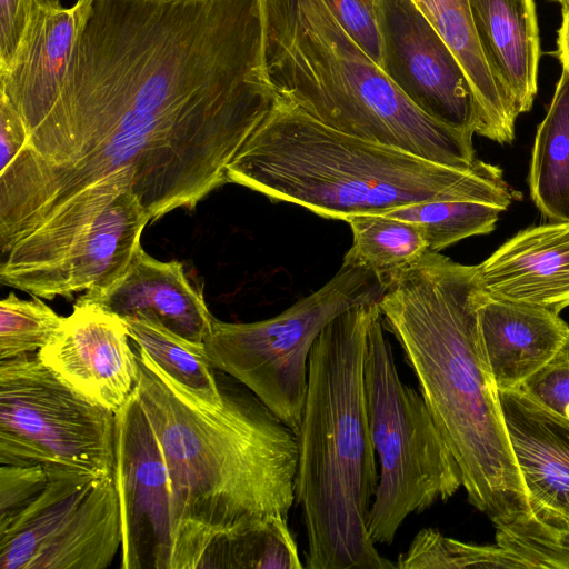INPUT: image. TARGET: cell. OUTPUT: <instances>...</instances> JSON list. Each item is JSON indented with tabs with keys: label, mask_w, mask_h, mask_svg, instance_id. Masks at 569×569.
<instances>
[{
	"label": "cell",
	"mask_w": 569,
	"mask_h": 569,
	"mask_svg": "<svg viewBox=\"0 0 569 569\" xmlns=\"http://www.w3.org/2000/svg\"><path fill=\"white\" fill-rule=\"evenodd\" d=\"M90 3L77 0L64 7L60 0H36L13 61L0 73V96L23 126L43 114L59 93Z\"/></svg>",
	"instance_id": "cell-15"
},
{
	"label": "cell",
	"mask_w": 569,
	"mask_h": 569,
	"mask_svg": "<svg viewBox=\"0 0 569 569\" xmlns=\"http://www.w3.org/2000/svg\"><path fill=\"white\" fill-rule=\"evenodd\" d=\"M529 187L535 204L547 218L569 221V70L563 68L537 130Z\"/></svg>",
	"instance_id": "cell-22"
},
{
	"label": "cell",
	"mask_w": 569,
	"mask_h": 569,
	"mask_svg": "<svg viewBox=\"0 0 569 569\" xmlns=\"http://www.w3.org/2000/svg\"><path fill=\"white\" fill-rule=\"evenodd\" d=\"M149 221L137 196L131 190L122 191L76 232L26 292L52 299L108 289L122 277L141 248Z\"/></svg>",
	"instance_id": "cell-14"
},
{
	"label": "cell",
	"mask_w": 569,
	"mask_h": 569,
	"mask_svg": "<svg viewBox=\"0 0 569 569\" xmlns=\"http://www.w3.org/2000/svg\"><path fill=\"white\" fill-rule=\"evenodd\" d=\"M122 318L88 297H80L40 360L89 401L116 412L138 380L137 352Z\"/></svg>",
	"instance_id": "cell-13"
},
{
	"label": "cell",
	"mask_w": 569,
	"mask_h": 569,
	"mask_svg": "<svg viewBox=\"0 0 569 569\" xmlns=\"http://www.w3.org/2000/svg\"><path fill=\"white\" fill-rule=\"evenodd\" d=\"M496 540L527 569H569V528L541 520L533 513L526 520L497 527Z\"/></svg>",
	"instance_id": "cell-29"
},
{
	"label": "cell",
	"mask_w": 569,
	"mask_h": 569,
	"mask_svg": "<svg viewBox=\"0 0 569 569\" xmlns=\"http://www.w3.org/2000/svg\"><path fill=\"white\" fill-rule=\"evenodd\" d=\"M498 392L532 513L569 528V425L519 389Z\"/></svg>",
	"instance_id": "cell-16"
},
{
	"label": "cell",
	"mask_w": 569,
	"mask_h": 569,
	"mask_svg": "<svg viewBox=\"0 0 569 569\" xmlns=\"http://www.w3.org/2000/svg\"><path fill=\"white\" fill-rule=\"evenodd\" d=\"M347 222L352 244L342 263L367 268L386 286L428 251L425 232L416 222L385 214H360Z\"/></svg>",
	"instance_id": "cell-23"
},
{
	"label": "cell",
	"mask_w": 569,
	"mask_h": 569,
	"mask_svg": "<svg viewBox=\"0 0 569 569\" xmlns=\"http://www.w3.org/2000/svg\"><path fill=\"white\" fill-rule=\"evenodd\" d=\"M395 563L397 569H527L516 555L499 545L478 546L461 542L432 528L421 529Z\"/></svg>",
	"instance_id": "cell-27"
},
{
	"label": "cell",
	"mask_w": 569,
	"mask_h": 569,
	"mask_svg": "<svg viewBox=\"0 0 569 569\" xmlns=\"http://www.w3.org/2000/svg\"><path fill=\"white\" fill-rule=\"evenodd\" d=\"M36 0H0V73L14 58Z\"/></svg>",
	"instance_id": "cell-33"
},
{
	"label": "cell",
	"mask_w": 569,
	"mask_h": 569,
	"mask_svg": "<svg viewBox=\"0 0 569 569\" xmlns=\"http://www.w3.org/2000/svg\"><path fill=\"white\" fill-rule=\"evenodd\" d=\"M481 295L477 266L428 250L387 283L379 306L459 465L469 502L501 527L532 510L479 343Z\"/></svg>",
	"instance_id": "cell-3"
},
{
	"label": "cell",
	"mask_w": 569,
	"mask_h": 569,
	"mask_svg": "<svg viewBox=\"0 0 569 569\" xmlns=\"http://www.w3.org/2000/svg\"><path fill=\"white\" fill-rule=\"evenodd\" d=\"M556 1H558L561 4V7L569 6V0H556Z\"/></svg>",
	"instance_id": "cell-35"
},
{
	"label": "cell",
	"mask_w": 569,
	"mask_h": 569,
	"mask_svg": "<svg viewBox=\"0 0 569 569\" xmlns=\"http://www.w3.org/2000/svg\"><path fill=\"white\" fill-rule=\"evenodd\" d=\"M477 269L486 295L559 313L569 307V221L518 232Z\"/></svg>",
	"instance_id": "cell-18"
},
{
	"label": "cell",
	"mask_w": 569,
	"mask_h": 569,
	"mask_svg": "<svg viewBox=\"0 0 569 569\" xmlns=\"http://www.w3.org/2000/svg\"><path fill=\"white\" fill-rule=\"evenodd\" d=\"M64 319L39 297L22 300L11 292L0 302V360L39 352Z\"/></svg>",
	"instance_id": "cell-28"
},
{
	"label": "cell",
	"mask_w": 569,
	"mask_h": 569,
	"mask_svg": "<svg viewBox=\"0 0 569 569\" xmlns=\"http://www.w3.org/2000/svg\"><path fill=\"white\" fill-rule=\"evenodd\" d=\"M363 377L379 465L368 532L375 545H390L410 515L451 498L462 475L421 392L400 379L381 309L369 328Z\"/></svg>",
	"instance_id": "cell-7"
},
{
	"label": "cell",
	"mask_w": 569,
	"mask_h": 569,
	"mask_svg": "<svg viewBox=\"0 0 569 569\" xmlns=\"http://www.w3.org/2000/svg\"><path fill=\"white\" fill-rule=\"evenodd\" d=\"M501 208L459 200H433L408 204L382 214L418 223L426 236L428 250H440L472 236L490 233Z\"/></svg>",
	"instance_id": "cell-26"
},
{
	"label": "cell",
	"mask_w": 569,
	"mask_h": 569,
	"mask_svg": "<svg viewBox=\"0 0 569 569\" xmlns=\"http://www.w3.org/2000/svg\"><path fill=\"white\" fill-rule=\"evenodd\" d=\"M381 69L426 116L477 133L480 111L459 59L412 0H379Z\"/></svg>",
	"instance_id": "cell-11"
},
{
	"label": "cell",
	"mask_w": 569,
	"mask_h": 569,
	"mask_svg": "<svg viewBox=\"0 0 569 569\" xmlns=\"http://www.w3.org/2000/svg\"><path fill=\"white\" fill-rule=\"evenodd\" d=\"M261 0H91L64 81L0 169V247L54 238L109 179L194 208L274 107Z\"/></svg>",
	"instance_id": "cell-1"
},
{
	"label": "cell",
	"mask_w": 569,
	"mask_h": 569,
	"mask_svg": "<svg viewBox=\"0 0 569 569\" xmlns=\"http://www.w3.org/2000/svg\"><path fill=\"white\" fill-rule=\"evenodd\" d=\"M323 1L345 32L381 68L379 0Z\"/></svg>",
	"instance_id": "cell-31"
},
{
	"label": "cell",
	"mask_w": 569,
	"mask_h": 569,
	"mask_svg": "<svg viewBox=\"0 0 569 569\" xmlns=\"http://www.w3.org/2000/svg\"><path fill=\"white\" fill-rule=\"evenodd\" d=\"M137 346V345H136ZM136 393L161 446L171 493L170 569H203L227 538L296 502L297 433L249 389L209 402L137 346Z\"/></svg>",
	"instance_id": "cell-2"
},
{
	"label": "cell",
	"mask_w": 569,
	"mask_h": 569,
	"mask_svg": "<svg viewBox=\"0 0 569 569\" xmlns=\"http://www.w3.org/2000/svg\"><path fill=\"white\" fill-rule=\"evenodd\" d=\"M49 475L40 465H1L0 523L17 515L48 482Z\"/></svg>",
	"instance_id": "cell-32"
},
{
	"label": "cell",
	"mask_w": 569,
	"mask_h": 569,
	"mask_svg": "<svg viewBox=\"0 0 569 569\" xmlns=\"http://www.w3.org/2000/svg\"><path fill=\"white\" fill-rule=\"evenodd\" d=\"M477 330L498 390H512L551 361L569 327L548 308L492 298L482 291L477 306Z\"/></svg>",
	"instance_id": "cell-17"
},
{
	"label": "cell",
	"mask_w": 569,
	"mask_h": 569,
	"mask_svg": "<svg viewBox=\"0 0 569 569\" xmlns=\"http://www.w3.org/2000/svg\"><path fill=\"white\" fill-rule=\"evenodd\" d=\"M379 301L350 308L316 340L299 428L296 503L308 569H396L368 532L379 468L369 427L363 361Z\"/></svg>",
	"instance_id": "cell-5"
},
{
	"label": "cell",
	"mask_w": 569,
	"mask_h": 569,
	"mask_svg": "<svg viewBox=\"0 0 569 569\" xmlns=\"http://www.w3.org/2000/svg\"><path fill=\"white\" fill-rule=\"evenodd\" d=\"M417 6H419V0H412Z\"/></svg>",
	"instance_id": "cell-36"
},
{
	"label": "cell",
	"mask_w": 569,
	"mask_h": 569,
	"mask_svg": "<svg viewBox=\"0 0 569 569\" xmlns=\"http://www.w3.org/2000/svg\"><path fill=\"white\" fill-rule=\"evenodd\" d=\"M116 415L59 379L38 352L0 360V463L112 477Z\"/></svg>",
	"instance_id": "cell-9"
},
{
	"label": "cell",
	"mask_w": 569,
	"mask_h": 569,
	"mask_svg": "<svg viewBox=\"0 0 569 569\" xmlns=\"http://www.w3.org/2000/svg\"><path fill=\"white\" fill-rule=\"evenodd\" d=\"M121 540L113 477L53 473L0 523V569H106Z\"/></svg>",
	"instance_id": "cell-10"
},
{
	"label": "cell",
	"mask_w": 569,
	"mask_h": 569,
	"mask_svg": "<svg viewBox=\"0 0 569 569\" xmlns=\"http://www.w3.org/2000/svg\"><path fill=\"white\" fill-rule=\"evenodd\" d=\"M86 295L120 318L147 315L196 342H203L214 319L182 264L159 261L142 247L116 283Z\"/></svg>",
	"instance_id": "cell-19"
},
{
	"label": "cell",
	"mask_w": 569,
	"mask_h": 569,
	"mask_svg": "<svg viewBox=\"0 0 569 569\" xmlns=\"http://www.w3.org/2000/svg\"><path fill=\"white\" fill-rule=\"evenodd\" d=\"M562 21L558 30L557 54L562 68L569 70V6L561 7Z\"/></svg>",
	"instance_id": "cell-34"
},
{
	"label": "cell",
	"mask_w": 569,
	"mask_h": 569,
	"mask_svg": "<svg viewBox=\"0 0 569 569\" xmlns=\"http://www.w3.org/2000/svg\"><path fill=\"white\" fill-rule=\"evenodd\" d=\"M477 40L500 92L516 113L531 109L540 39L533 0H469Z\"/></svg>",
	"instance_id": "cell-20"
},
{
	"label": "cell",
	"mask_w": 569,
	"mask_h": 569,
	"mask_svg": "<svg viewBox=\"0 0 569 569\" xmlns=\"http://www.w3.org/2000/svg\"><path fill=\"white\" fill-rule=\"evenodd\" d=\"M518 389L543 410L569 425V332L551 361Z\"/></svg>",
	"instance_id": "cell-30"
},
{
	"label": "cell",
	"mask_w": 569,
	"mask_h": 569,
	"mask_svg": "<svg viewBox=\"0 0 569 569\" xmlns=\"http://www.w3.org/2000/svg\"><path fill=\"white\" fill-rule=\"evenodd\" d=\"M122 319L132 341L172 379L201 399L221 400V388L203 342L186 339L147 315Z\"/></svg>",
	"instance_id": "cell-24"
},
{
	"label": "cell",
	"mask_w": 569,
	"mask_h": 569,
	"mask_svg": "<svg viewBox=\"0 0 569 569\" xmlns=\"http://www.w3.org/2000/svg\"><path fill=\"white\" fill-rule=\"evenodd\" d=\"M301 569L288 519L271 517L223 540L207 558L203 569Z\"/></svg>",
	"instance_id": "cell-25"
},
{
	"label": "cell",
	"mask_w": 569,
	"mask_h": 569,
	"mask_svg": "<svg viewBox=\"0 0 569 569\" xmlns=\"http://www.w3.org/2000/svg\"><path fill=\"white\" fill-rule=\"evenodd\" d=\"M121 569H170L171 493L161 446L134 392L114 412Z\"/></svg>",
	"instance_id": "cell-12"
},
{
	"label": "cell",
	"mask_w": 569,
	"mask_h": 569,
	"mask_svg": "<svg viewBox=\"0 0 569 569\" xmlns=\"http://www.w3.org/2000/svg\"><path fill=\"white\" fill-rule=\"evenodd\" d=\"M264 60L278 97L348 134L471 168L473 133L420 111L345 32L323 0H261Z\"/></svg>",
	"instance_id": "cell-6"
},
{
	"label": "cell",
	"mask_w": 569,
	"mask_h": 569,
	"mask_svg": "<svg viewBox=\"0 0 569 569\" xmlns=\"http://www.w3.org/2000/svg\"><path fill=\"white\" fill-rule=\"evenodd\" d=\"M418 7L451 48L469 78L480 111L477 134L498 143H510L518 114L500 92L483 59L469 0H419Z\"/></svg>",
	"instance_id": "cell-21"
},
{
	"label": "cell",
	"mask_w": 569,
	"mask_h": 569,
	"mask_svg": "<svg viewBox=\"0 0 569 569\" xmlns=\"http://www.w3.org/2000/svg\"><path fill=\"white\" fill-rule=\"evenodd\" d=\"M385 290L372 271L342 263L317 291L272 318L244 323L214 318L203 340L206 353L214 370L249 389L297 432L316 340L336 317L380 301Z\"/></svg>",
	"instance_id": "cell-8"
},
{
	"label": "cell",
	"mask_w": 569,
	"mask_h": 569,
	"mask_svg": "<svg viewBox=\"0 0 569 569\" xmlns=\"http://www.w3.org/2000/svg\"><path fill=\"white\" fill-rule=\"evenodd\" d=\"M227 180L343 221L433 200L475 201L505 211L513 199L496 166L480 160L468 169L439 164L336 130L280 97L229 164Z\"/></svg>",
	"instance_id": "cell-4"
}]
</instances>
